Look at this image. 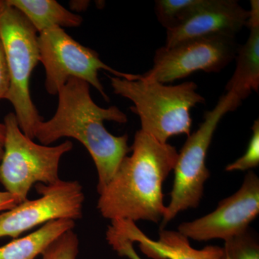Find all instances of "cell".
Listing matches in <instances>:
<instances>
[{
  "instance_id": "cell-1",
  "label": "cell",
  "mask_w": 259,
  "mask_h": 259,
  "mask_svg": "<svg viewBox=\"0 0 259 259\" xmlns=\"http://www.w3.org/2000/svg\"><path fill=\"white\" fill-rule=\"evenodd\" d=\"M59 102L55 115L39 122L35 139L49 146L61 138L77 140L91 155L98 175L97 192L106 187L123 158L131 152L128 136H115L104 126L105 120L120 124L127 122V115L118 107L103 108L92 99L90 84L71 78L58 93Z\"/></svg>"
},
{
  "instance_id": "cell-2",
  "label": "cell",
  "mask_w": 259,
  "mask_h": 259,
  "mask_svg": "<svg viewBox=\"0 0 259 259\" xmlns=\"http://www.w3.org/2000/svg\"><path fill=\"white\" fill-rule=\"evenodd\" d=\"M131 156H125L100 192L97 209L106 219L150 221L158 224L164 215L163 184L176 163V148L139 130Z\"/></svg>"
},
{
  "instance_id": "cell-3",
  "label": "cell",
  "mask_w": 259,
  "mask_h": 259,
  "mask_svg": "<svg viewBox=\"0 0 259 259\" xmlns=\"http://www.w3.org/2000/svg\"><path fill=\"white\" fill-rule=\"evenodd\" d=\"M108 77L114 93L134 103L131 110L139 115L141 131L163 144L172 136H190L191 109L205 102L193 81L167 85L142 75L136 80Z\"/></svg>"
},
{
  "instance_id": "cell-4",
  "label": "cell",
  "mask_w": 259,
  "mask_h": 259,
  "mask_svg": "<svg viewBox=\"0 0 259 259\" xmlns=\"http://www.w3.org/2000/svg\"><path fill=\"white\" fill-rule=\"evenodd\" d=\"M0 35L4 44L10 74V88L5 99L12 104L19 127L35 139L42 118L32 102L30 81L40 61L36 30L19 10L0 1Z\"/></svg>"
},
{
  "instance_id": "cell-5",
  "label": "cell",
  "mask_w": 259,
  "mask_h": 259,
  "mask_svg": "<svg viewBox=\"0 0 259 259\" xmlns=\"http://www.w3.org/2000/svg\"><path fill=\"white\" fill-rule=\"evenodd\" d=\"M241 102L236 94L227 92L220 97L212 110L206 112L199 128L188 136L177 156L173 169L175 180L171 199L166 206L160 230L164 229L179 213L198 207L203 196L204 184L210 177L206 166V158L213 136L223 117L228 112L235 111Z\"/></svg>"
},
{
  "instance_id": "cell-6",
  "label": "cell",
  "mask_w": 259,
  "mask_h": 259,
  "mask_svg": "<svg viewBox=\"0 0 259 259\" xmlns=\"http://www.w3.org/2000/svg\"><path fill=\"white\" fill-rule=\"evenodd\" d=\"M4 153L0 162V184L19 202L28 199L35 184L49 185L61 180V158L73 148L66 141L56 146L37 144L24 134L14 112L5 116Z\"/></svg>"
},
{
  "instance_id": "cell-7",
  "label": "cell",
  "mask_w": 259,
  "mask_h": 259,
  "mask_svg": "<svg viewBox=\"0 0 259 259\" xmlns=\"http://www.w3.org/2000/svg\"><path fill=\"white\" fill-rule=\"evenodd\" d=\"M40 61L46 70L45 88L51 95H57L71 78L86 81L109 101L98 77L105 70L121 79L136 80L141 75L116 71L102 62L96 51L83 47L61 28H53L37 35Z\"/></svg>"
},
{
  "instance_id": "cell-8",
  "label": "cell",
  "mask_w": 259,
  "mask_h": 259,
  "mask_svg": "<svg viewBox=\"0 0 259 259\" xmlns=\"http://www.w3.org/2000/svg\"><path fill=\"white\" fill-rule=\"evenodd\" d=\"M238 46L236 36L218 35L159 48L152 68L142 76L166 84L199 71L218 73L236 58Z\"/></svg>"
},
{
  "instance_id": "cell-9",
  "label": "cell",
  "mask_w": 259,
  "mask_h": 259,
  "mask_svg": "<svg viewBox=\"0 0 259 259\" xmlns=\"http://www.w3.org/2000/svg\"><path fill=\"white\" fill-rule=\"evenodd\" d=\"M39 198L24 201L0 214V238H16L40 225L57 220L82 217L84 194L77 181L59 180L52 185L37 184Z\"/></svg>"
},
{
  "instance_id": "cell-10",
  "label": "cell",
  "mask_w": 259,
  "mask_h": 259,
  "mask_svg": "<svg viewBox=\"0 0 259 259\" xmlns=\"http://www.w3.org/2000/svg\"><path fill=\"white\" fill-rule=\"evenodd\" d=\"M258 213L259 179L250 171L236 193L221 200L217 208L208 214L181 223L177 231L196 241H225L248 231Z\"/></svg>"
},
{
  "instance_id": "cell-11",
  "label": "cell",
  "mask_w": 259,
  "mask_h": 259,
  "mask_svg": "<svg viewBox=\"0 0 259 259\" xmlns=\"http://www.w3.org/2000/svg\"><path fill=\"white\" fill-rule=\"evenodd\" d=\"M248 16V10L235 0H204L183 23L166 30L164 47L213 35L236 36L246 26Z\"/></svg>"
},
{
  "instance_id": "cell-12",
  "label": "cell",
  "mask_w": 259,
  "mask_h": 259,
  "mask_svg": "<svg viewBox=\"0 0 259 259\" xmlns=\"http://www.w3.org/2000/svg\"><path fill=\"white\" fill-rule=\"evenodd\" d=\"M111 223L133 243H139L140 249L150 258L219 259L222 253V248L215 245H208L201 250L192 248L190 240L179 231L160 230L158 241H153L133 221L114 220Z\"/></svg>"
},
{
  "instance_id": "cell-13",
  "label": "cell",
  "mask_w": 259,
  "mask_h": 259,
  "mask_svg": "<svg viewBox=\"0 0 259 259\" xmlns=\"http://www.w3.org/2000/svg\"><path fill=\"white\" fill-rule=\"evenodd\" d=\"M246 26L249 35L243 45L238 46L236 67L226 84L227 92L236 94L243 101L252 92L259 90V1H250Z\"/></svg>"
},
{
  "instance_id": "cell-14",
  "label": "cell",
  "mask_w": 259,
  "mask_h": 259,
  "mask_svg": "<svg viewBox=\"0 0 259 259\" xmlns=\"http://www.w3.org/2000/svg\"><path fill=\"white\" fill-rule=\"evenodd\" d=\"M7 4L19 10L36 32L53 28H76L83 18L66 9L55 0H6Z\"/></svg>"
},
{
  "instance_id": "cell-15",
  "label": "cell",
  "mask_w": 259,
  "mask_h": 259,
  "mask_svg": "<svg viewBox=\"0 0 259 259\" xmlns=\"http://www.w3.org/2000/svg\"><path fill=\"white\" fill-rule=\"evenodd\" d=\"M74 227L72 220L51 221L28 236L0 247V259H35L64 233L74 230Z\"/></svg>"
},
{
  "instance_id": "cell-16",
  "label": "cell",
  "mask_w": 259,
  "mask_h": 259,
  "mask_svg": "<svg viewBox=\"0 0 259 259\" xmlns=\"http://www.w3.org/2000/svg\"><path fill=\"white\" fill-rule=\"evenodd\" d=\"M204 2V0H156L155 13L159 23L168 30L183 23Z\"/></svg>"
},
{
  "instance_id": "cell-17",
  "label": "cell",
  "mask_w": 259,
  "mask_h": 259,
  "mask_svg": "<svg viewBox=\"0 0 259 259\" xmlns=\"http://www.w3.org/2000/svg\"><path fill=\"white\" fill-rule=\"evenodd\" d=\"M219 259H259V245L248 231L225 241Z\"/></svg>"
},
{
  "instance_id": "cell-18",
  "label": "cell",
  "mask_w": 259,
  "mask_h": 259,
  "mask_svg": "<svg viewBox=\"0 0 259 259\" xmlns=\"http://www.w3.org/2000/svg\"><path fill=\"white\" fill-rule=\"evenodd\" d=\"M79 241L73 230L64 233L42 253V259H76Z\"/></svg>"
},
{
  "instance_id": "cell-19",
  "label": "cell",
  "mask_w": 259,
  "mask_h": 259,
  "mask_svg": "<svg viewBox=\"0 0 259 259\" xmlns=\"http://www.w3.org/2000/svg\"><path fill=\"white\" fill-rule=\"evenodd\" d=\"M251 139L246 151L241 157L226 166V171H248L256 168L259 165V120L253 122L251 127Z\"/></svg>"
},
{
  "instance_id": "cell-20",
  "label": "cell",
  "mask_w": 259,
  "mask_h": 259,
  "mask_svg": "<svg viewBox=\"0 0 259 259\" xmlns=\"http://www.w3.org/2000/svg\"><path fill=\"white\" fill-rule=\"evenodd\" d=\"M9 88V68H8L4 44L0 35V100L5 99Z\"/></svg>"
},
{
  "instance_id": "cell-21",
  "label": "cell",
  "mask_w": 259,
  "mask_h": 259,
  "mask_svg": "<svg viewBox=\"0 0 259 259\" xmlns=\"http://www.w3.org/2000/svg\"><path fill=\"white\" fill-rule=\"evenodd\" d=\"M119 255L130 259H141L134 248V243L126 238H121L116 243L115 248Z\"/></svg>"
},
{
  "instance_id": "cell-22",
  "label": "cell",
  "mask_w": 259,
  "mask_h": 259,
  "mask_svg": "<svg viewBox=\"0 0 259 259\" xmlns=\"http://www.w3.org/2000/svg\"><path fill=\"white\" fill-rule=\"evenodd\" d=\"M18 204H20V202L14 195L6 191L0 192V212L9 210Z\"/></svg>"
},
{
  "instance_id": "cell-23",
  "label": "cell",
  "mask_w": 259,
  "mask_h": 259,
  "mask_svg": "<svg viewBox=\"0 0 259 259\" xmlns=\"http://www.w3.org/2000/svg\"><path fill=\"white\" fill-rule=\"evenodd\" d=\"M5 140V127L4 123H0V162L4 153V145Z\"/></svg>"
}]
</instances>
